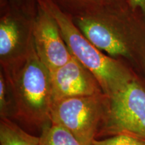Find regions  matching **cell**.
<instances>
[{
    "label": "cell",
    "instance_id": "obj_1",
    "mask_svg": "<svg viewBox=\"0 0 145 145\" xmlns=\"http://www.w3.org/2000/svg\"><path fill=\"white\" fill-rule=\"evenodd\" d=\"M82 34L101 51L123 57L145 70V17L128 3L111 8L105 18L83 16L77 20Z\"/></svg>",
    "mask_w": 145,
    "mask_h": 145
},
{
    "label": "cell",
    "instance_id": "obj_2",
    "mask_svg": "<svg viewBox=\"0 0 145 145\" xmlns=\"http://www.w3.org/2000/svg\"><path fill=\"white\" fill-rule=\"evenodd\" d=\"M38 3L54 18L71 54L93 74L104 95L110 96L137 77L124 64L94 46L53 0Z\"/></svg>",
    "mask_w": 145,
    "mask_h": 145
},
{
    "label": "cell",
    "instance_id": "obj_3",
    "mask_svg": "<svg viewBox=\"0 0 145 145\" xmlns=\"http://www.w3.org/2000/svg\"><path fill=\"white\" fill-rule=\"evenodd\" d=\"M15 114L22 122L42 128L49 124L52 104L50 72L31 47L10 79Z\"/></svg>",
    "mask_w": 145,
    "mask_h": 145
},
{
    "label": "cell",
    "instance_id": "obj_4",
    "mask_svg": "<svg viewBox=\"0 0 145 145\" xmlns=\"http://www.w3.org/2000/svg\"><path fill=\"white\" fill-rule=\"evenodd\" d=\"M120 134L145 139V85L137 77L108 97L97 139Z\"/></svg>",
    "mask_w": 145,
    "mask_h": 145
},
{
    "label": "cell",
    "instance_id": "obj_5",
    "mask_svg": "<svg viewBox=\"0 0 145 145\" xmlns=\"http://www.w3.org/2000/svg\"><path fill=\"white\" fill-rule=\"evenodd\" d=\"M107 101L108 96L104 93L54 101L50 122L68 130L82 145H91L97 139Z\"/></svg>",
    "mask_w": 145,
    "mask_h": 145
},
{
    "label": "cell",
    "instance_id": "obj_6",
    "mask_svg": "<svg viewBox=\"0 0 145 145\" xmlns=\"http://www.w3.org/2000/svg\"><path fill=\"white\" fill-rule=\"evenodd\" d=\"M33 35L36 53L50 72L62 67L71 59L72 54L57 22L40 5L34 25Z\"/></svg>",
    "mask_w": 145,
    "mask_h": 145
},
{
    "label": "cell",
    "instance_id": "obj_7",
    "mask_svg": "<svg viewBox=\"0 0 145 145\" xmlns=\"http://www.w3.org/2000/svg\"><path fill=\"white\" fill-rule=\"evenodd\" d=\"M50 72L52 102L68 97L104 93L93 74L72 56L66 64Z\"/></svg>",
    "mask_w": 145,
    "mask_h": 145
},
{
    "label": "cell",
    "instance_id": "obj_8",
    "mask_svg": "<svg viewBox=\"0 0 145 145\" xmlns=\"http://www.w3.org/2000/svg\"><path fill=\"white\" fill-rule=\"evenodd\" d=\"M0 145H40L39 137L26 132L10 119H1Z\"/></svg>",
    "mask_w": 145,
    "mask_h": 145
},
{
    "label": "cell",
    "instance_id": "obj_9",
    "mask_svg": "<svg viewBox=\"0 0 145 145\" xmlns=\"http://www.w3.org/2000/svg\"><path fill=\"white\" fill-rule=\"evenodd\" d=\"M20 41V30L11 18H4L0 23V55L5 58L18 48Z\"/></svg>",
    "mask_w": 145,
    "mask_h": 145
},
{
    "label": "cell",
    "instance_id": "obj_10",
    "mask_svg": "<svg viewBox=\"0 0 145 145\" xmlns=\"http://www.w3.org/2000/svg\"><path fill=\"white\" fill-rule=\"evenodd\" d=\"M40 145H82L68 130L59 125H45L40 130Z\"/></svg>",
    "mask_w": 145,
    "mask_h": 145
},
{
    "label": "cell",
    "instance_id": "obj_11",
    "mask_svg": "<svg viewBox=\"0 0 145 145\" xmlns=\"http://www.w3.org/2000/svg\"><path fill=\"white\" fill-rule=\"evenodd\" d=\"M91 145H145V139L136 136L120 134L105 139H95Z\"/></svg>",
    "mask_w": 145,
    "mask_h": 145
},
{
    "label": "cell",
    "instance_id": "obj_12",
    "mask_svg": "<svg viewBox=\"0 0 145 145\" xmlns=\"http://www.w3.org/2000/svg\"><path fill=\"white\" fill-rule=\"evenodd\" d=\"M8 88L2 73L0 75V114L1 119H9L10 102L8 99Z\"/></svg>",
    "mask_w": 145,
    "mask_h": 145
},
{
    "label": "cell",
    "instance_id": "obj_13",
    "mask_svg": "<svg viewBox=\"0 0 145 145\" xmlns=\"http://www.w3.org/2000/svg\"><path fill=\"white\" fill-rule=\"evenodd\" d=\"M60 1L68 2L69 4L87 8H98L105 3L104 0H60Z\"/></svg>",
    "mask_w": 145,
    "mask_h": 145
},
{
    "label": "cell",
    "instance_id": "obj_14",
    "mask_svg": "<svg viewBox=\"0 0 145 145\" xmlns=\"http://www.w3.org/2000/svg\"><path fill=\"white\" fill-rule=\"evenodd\" d=\"M130 6L138 11L145 17V0H128Z\"/></svg>",
    "mask_w": 145,
    "mask_h": 145
},
{
    "label": "cell",
    "instance_id": "obj_15",
    "mask_svg": "<svg viewBox=\"0 0 145 145\" xmlns=\"http://www.w3.org/2000/svg\"><path fill=\"white\" fill-rule=\"evenodd\" d=\"M106 4L108 5L110 8H115L119 5L124 4L128 1V0H104Z\"/></svg>",
    "mask_w": 145,
    "mask_h": 145
},
{
    "label": "cell",
    "instance_id": "obj_16",
    "mask_svg": "<svg viewBox=\"0 0 145 145\" xmlns=\"http://www.w3.org/2000/svg\"><path fill=\"white\" fill-rule=\"evenodd\" d=\"M14 1H21V0H14Z\"/></svg>",
    "mask_w": 145,
    "mask_h": 145
}]
</instances>
